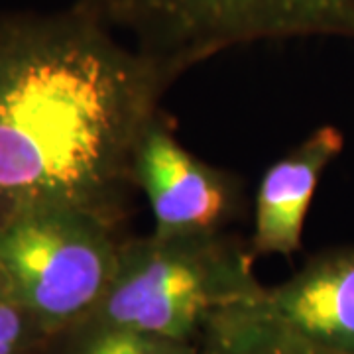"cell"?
Returning <instances> with one entry per match:
<instances>
[{"label": "cell", "mask_w": 354, "mask_h": 354, "mask_svg": "<svg viewBox=\"0 0 354 354\" xmlns=\"http://www.w3.org/2000/svg\"><path fill=\"white\" fill-rule=\"evenodd\" d=\"M171 83L75 4L0 12V223L75 209L118 227Z\"/></svg>", "instance_id": "obj_1"}, {"label": "cell", "mask_w": 354, "mask_h": 354, "mask_svg": "<svg viewBox=\"0 0 354 354\" xmlns=\"http://www.w3.org/2000/svg\"><path fill=\"white\" fill-rule=\"evenodd\" d=\"M252 262L250 248L225 232L122 241L113 281L81 327H120L191 344L215 313L262 290Z\"/></svg>", "instance_id": "obj_2"}, {"label": "cell", "mask_w": 354, "mask_h": 354, "mask_svg": "<svg viewBox=\"0 0 354 354\" xmlns=\"http://www.w3.org/2000/svg\"><path fill=\"white\" fill-rule=\"evenodd\" d=\"M152 59L169 81L258 41H354V0H73Z\"/></svg>", "instance_id": "obj_3"}, {"label": "cell", "mask_w": 354, "mask_h": 354, "mask_svg": "<svg viewBox=\"0 0 354 354\" xmlns=\"http://www.w3.org/2000/svg\"><path fill=\"white\" fill-rule=\"evenodd\" d=\"M118 227L75 209H36L0 223V272L8 297L50 337L79 329L113 281Z\"/></svg>", "instance_id": "obj_4"}, {"label": "cell", "mask_w": 354, "mask_h": 354, "mask_svg": "<svg viewBox=\"0 0 354 354\" xmlns=\"http://www.w3.org/2000/svg\"><path fill=\"white\" fill-rule=\"evenodd\" d=\"M201 337L203 354H354V248L221 309Z\"/></svg>", "instance_id": "obj_5"}, {"label": "cell", "mask_w": 354, "mask_h": 354, "mask_svg": "<svg viewBox=\"0 0 354 354\" xmlns=\"http://www.w3.org/2000/svg\"><path fill=\"white\" fill-rule=\"evenodd\" d=\"M134 183L150 203L153 234H218L239 213V181L187 152L162 116L142 136Z\"/></svg>", "instance_id": "obj_6"}, {"label": "cell", "mask_w": 354, "mask_h": 354, "mask_svg": "<svg viewBox=\"0 0 354 354\" xmlns=\"http://www.w3.org/2000/svg\"><path fill=\"white\" fill-rule=\"evenodd\" d=\"M344 148L337 127H321L274 162L260 179L254 213L252 258L291 256L301 248L305 218L319 181Z\"/></svg>", "instance_id": "obj_7"}, {"label": "cell", "mask_w": 354, "mask_h": 354, "mask_svg": "<svg viewBox=\"0 0 354 354\" xmlns=\"http://www.w3.org/2000/svg\"><path fill=\"white\" fill-rule=\"evenodd\" d=\"M75 354H195L189 342L120 327H79Z\"/></svg>", "instance_id": "obj_8"}, {"label": "cell", "mask_w": 354, "mask_h": 354, "mask_svg": "<svg viewBox=\"0 0 354 354\" xmlns=\"http://www.w3.org/2000/svg\"><path fill=\"white\" fill-rule=\"evenodd\" d=\"M46 339L50 335L22 305L10 297L0 301V354H30Z\"/></svg>", "instance_id": "obj_9"}, {"label": "cell", "mask_w": 354, "mask_h": 354, "mask_svg": "<svg viewBox=\"0 0 354 354\" xmlns=\"http://www.w3.org/2000/svg\"><path fill=\"white\" fill-rule=\"evenodd\" d=\"M8 297V288H6V281H4V276L0 272V301Z\"/></svg>", "instance_id": "obj_10"}]
</instances>
